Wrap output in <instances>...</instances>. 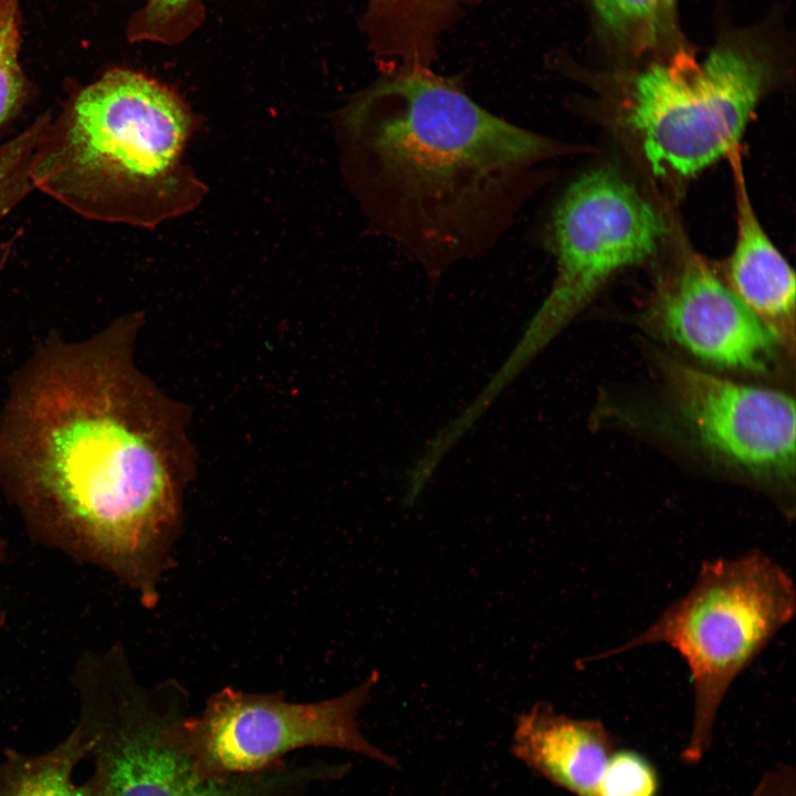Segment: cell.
Returning a JSON list of instances; mask_svg holds the SVG:
<instances>
[{
  "label": "cell",
  "mask_w": 796,
  "mask_h": 796,
  "mask_svg": "<svg viewBox=\"0 0 796 796\" xmlns=\"http://www.w3.org/2000/svg\"><path fill=\"white\" fill-rule=\"evenodd\" d=\"M50 118L41 115L0 145V222L34 189L32 164Z\"/></svg>",
  "instance_id": "17"
},
{
  "label": "cell",
  "mask_w": 796,
  "mask_h": 796,
  "mask_svg": "<svg viewBox=\"0 0 796 796\" xmlns=\"http://www.w3.org/2000/svg\"><path fill=\"white\" fill-rule=\"evenodd\" d=\"M796 588L789 573L761 549L702 563L690 589L646 629L596 661L663 645L690 673L693 720L683 761L699 762L710 747L716 716L736 679L794 618Z\"/></svg>",
  "instance_id": "5"
},
{
  "label": "cell",
  "mask_w": 796,
  "mask_h": 796,
  "mask_svg": "<svg viewBox=\"0 0 796 796\" xmlns=\"http://www.w3.org/2000/svg\"><path fill=\"white\" fill-rule=\"evenodd\" d=\"M736 150L727 154L735 177L737 237L727 266L726 285L779 344L793 347L795 274L756 217Z\"/></svg>",
  "instance_id": "12"
},
{
  "label": "cell",
  "mask_w": 796,
  "mask_h": 796,
  "mask_svg": "<svg viewBox=\"0 0 796 796\" xmlns=\"http://www.w3.org/2000/svg\"><path fill=\"white\" fill-rule=\"evenodd\" d=\"M556 276L546 298L485 389L499 396L619 270L652 256L664 233L656 209L610 168L565 190L548 226Z\"/></svg>",
  "instance_id": "7"
},
{
  "label": "cell",
  "mask_w": 796,
  "mask_h": 796,
  "mask_svg": "<svg viewBox=\"0 0 796 796\" xmlns=\"http://www.w3.org/2000/svg\"><path fill=\"white\" fill-rule=\"evenodd\" d=\"M4 555H6V542L0 535V561L4 557ZM3 621H4V616L0 611V627L2 626Z\"/></svg>",
  "instance_id": "20"
},
{
  "label": "cell",
  "mask_w": 796,
  "mask_h": 796,
  "mask_svg": "<svg viewBox=\"0 0 796 796\" xmlns=\"http://www.w3.org/2000/svg\"><path fill=\"white\" fill-rule=\"evenodd\" d=\"M142 324L133 313L36 345L0 408V491L36 543L153 608L196 459L188 408L136 362Z\"/></svg>",
  "instance_id": "1"
},
{
  "label": "cell",
  "mask_w": 796,
  "mask_h": 796,
  "mask_svg": "<svg viewBox=\"0 0 796 796\" xmlns=\"http://www.w3.org/2000/svg\"><path fill=\"white\" fill-rule=\"evenodd\" d=\"M483 0H368L363 29L386 71L430 69L438 40Z\"/></svg>",
  "instance_id": "13"
},
{
  "label": "cell",
  "mask_w": 796,
  "mask_h": 796,
  "mask_svg": "<svg viewBox=\"0 0 796 796\" xmlns=\"http://www.w3.org/2000/svg\"><path fill=\"white\" fill-rule=\"evenodd\" d=\"M19 50V0H0V127L18 112L28 94Z\"/></svg>",
  "instance_id": "18"
},
{
  "label": "cell",
  "mask_w": 796,
  "mask_h": 796,
  "mask_svg": "<svg viewBox=\"0 0 796 796\" xmlns=\"http://www.w3.org/2000/svg\"><path fill=\"white\" fill-rule=\"evenodd\" d=\"M771 75L752 40L724 39L701 61L679 48L632 76L625 118L654 172L690 177L737 147Z\"/></svg>",
  "instance_id": "6"
},
{
  "label": "cell",
  "mask_w": 796,
  "mask_h": 796,
  "mask_svg": "<svg viewBox=\"0 0 796 796\" xmlns=\"http://www.w3.org/2000/svg\"><path fill=\"white\" fill-rule=\"evenodd\" d=\"M659 788L658 772L645 755L617 748L605 767L596 796H658Z\"/></svg>",
  "instance_id": "19"
},
{
  "label": "cell",
  "mask_w": 796,
  "mask_h": 796,
  "mask_svg": "<svg viewBox=\"0 0 796 796\" xmlns=\"http://www.w3.org/2000/svg\"><path fill=\"white\" fill-rule=\"evenodd\" d=\"M71 680L76 723L91 744L92 796H310L350 769L285 758L253 773L208 776L186 744L190 698L178 681L142 683L119 645L81 654Z\"/></svg>",
  "instance_id": "4"
},
{
  "label": "cell",
  "mask_w": 796,
  "mask_h": 796,
  "mask_svg": "<svg viewBox=\"0 0 796 796\" xmlns=\"http://www.w3.org/2000/svg\"><path fill=\"white\" fill-rule=\"evenodd\" d=\"M601 31L631 56L652 53L674 34L664 0H590Z\"/></svg>",
  "instance_id": "15"
},
{
  "label": "cell",
  "mask_w": 796,
  "mask_h": 796,
  "mask_svg": "<svg viewBox=\"0 0 796 796\" xmlns=\"http://www.w3.org/2000/svg\"><path fill=\"white\" fill-rule=\"evenodd\" d=\"M202 0H146L130 18L126 35L130 42L178 44L203 22Z\"/></svg>",
  "instance_id": "16"
},
{
  "label": "cell",
  "mask_w": 796,
  "mask_h": 796,
  "mask_svg": "<svg viewBox=\"0 0 796 796\" xmlns=\"http://www.w3.org/2000/svg\"><path fill=\"white\" fill-rule=\"evenodd\" d=\"M344 165L373 233L431 283L485 254L574 147L515 125L430 69L386 71L339 114Z\"/></svg>",
  "instance_id": "2"
},
{
  "label": "cell",
  "mask_w": 796,
  "mask_h": 796,
  "mask_svg": "<svg viewBox=\"0 0 796 796\" xmlns=\"http://www.w3.org/2000/svg\"><path fill=\"white\" fill-rule=\"evenodd\" d=\"M379 673L327 700L290 702L282 691L244 692L227 687L213 693L185 723L186 744L208 776L253 773L292 752L327 747L356 753L399 769L397 758L362 732L358 715L370 701Z\"/></svg>",
  "instance_id": "8"
},
{
  "label": "cell",
  "mask_w": 796,
  "mask_h": 796,
  "mask_svg": "<svg viewBox=\"0 0 796 796\" xmlns=\"http://www.w3.org/2000/svg\"><path fill=\"white\" fill-rule=\"evenodd\" d=\"M675 2L677 0H664L666 7L672 14H674L675 11Z\"/></svg>",
  "instance_id": "21"
},
{
  "label": "cell",
  "mask_w": 796,
  "mask_h": 796,
  "mask_svg": "<svg viewBox=\"0 0 796 796\" xmlns=\"http://www.w3.org/2000/svg\"><path fill=\"white\" fill-rule=\"evenodd\" d=\"M652 314L666 336L714 366L763 371L779 346L775 335L695 255L687 256L660 285Z\"/></svg>",
  "instance_id": "10"
},
{
  "label": "cell",
  "mask_w": 796,
  "mask_h": 796,
  "mask_svg": "<svg viewBox=\"0 0 796 796\" xmlns=\"http://www.w3.org/2000/svg\"><path fill=\"white\" fill-rule=\"evenodd\" d=\"M679 409L712 451L763 478H792L795 402L787 394L737 384L677 359L663 360Z\"/></svg>",
  "instance_id": "9"
},
{
  "label": "cell",
  "mask_w": 796,
  "mask_h": 796,
  "mask_svg": "<svg viewBox=\"0 0 796 796\" xmlns=\"http://www.w3.org/2000/svg\"><path fill=\"white\" fill-rule=\"evenodd\" d=\"M191 125L172 90L108 70L51 117L32 164L34 189L91 220L151 226L193 188L180 166Z\"/></svg>",
  "instance_id": "3"
},
{
  "label": "cell",
  "mask_w": 796,
  "mask_h": 796,
  "mask_svg": "<svg viewBox=\"0 0 796 796\" xmlns=\"http://www.w3.org/2000/svg\"><path fill=\"white\" fill-rule=\"evenodd\" d=\"M617 748L616 739L600 721L568 716L546 702L516 718L511 742L519 761L575 796H596Z\"/></svg>",
  "instance_id": "11"
},
{
  "label": "cell",
  "mask_w": 796,
  "mask_h": 796,
  "mask_svg": "<svg viewBox=\"0 0 796 796\" xmlns=\"http://www.w3.org/2000/svg\"><path fill=\"white\" fill-rule=\"evenodd\" d=\"M90 750V741L76 722L65 737L46 751L3 750L0 796H92L88 779L80 784L74 778Z\"/></svg>",
  "instance_id": "14"
}]
</instances>
